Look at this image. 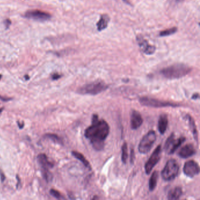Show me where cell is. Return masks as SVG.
<instances>
[{
	"label": "cell",
	"mask_w": 200,
	"mask_h": 200,
	"mask_svg": "<svg viewBox=\"0 0 200 200\" xmlns=\"http://www.w3.org/2000/svg\"><path fill=\"white\" fill-rule=\"evenodd\" d=\"M110 127L104 120L99 119L97 115H93L92 124L85 131V136L89 139L92 147L96 151L102 150L105 146V140L109 134Z\"/></svg>",
	"instance_id": "obj_1"
},
{
	"label": "cell",
	"mask_w": 200,
	"mask_h": 200,
	"mask_svg": "<svg viewBox=\"0 0 200 200\" xmlns=\"http://www.w3.org/2000/svg\"><path fill=\"white\" fill-rule=\"evenodd\" d=\"M191 68L183 63H176L160 70V73L163 77L169 79H176L184 77L188 75Z\"/></svg>",
	"instance_id": "obj_2"
},
{
	"label": "cell",
	"mask_w": 200,
	"mask_h": 200,
	"mask_svg": "<svg viewBox=\"0 0 200 200\" xmlns=\"http://www.w3.org/2000/svg\"><path fill=\"white\" fill-rule=\"evenodd\" d=\"M108 86L102 80H96L92 83L88 84L79 88L77 92L81 95H96L100 93L105 91Z\"/></svg>",
	"instance_id": "obj_3"
},
{
	"label": "cell",
	"mask_w": 200,
	"mask_h": 200,
	"mask_svg": "<svg viewBox=\"0 0 200 200\" xmlns=\"http://www.w3.org/2000/svg\"><path fill=\"white\" fill-rule=\"evenodd\" d=\"M179 171V166L174 159H170L166 162L162 171V177L164 180L170 181L177 177Z\"/></svg>",
	"instance_id": "obj_4"
},
{
	"label": "cell",
	"mask_w": 200,
	"mask_h": 200,
	"mask_svg": "<svg viewBox=\"0 0 200 200\" xmlns=\"http://www.w3.org/2000/svg\"><path fill=\"white\" fill-rule=\"evenodd\" d=\"M140 103L148 107L152 108H165V107H179L180 104L168 101L159 100L148 97H142L139 99Z\"/></svg>",
	"instance_id": "obj_5"
},
{
	"label": "cell",
	"mask_w": 200,
	"mask_h": 200,
	"mask_svg": "<svg viewBox=\"0 0 200 200\" xmlns=\"http://www.w3.org/2000/svg\"><path fill=\"white\" fill-rule=\"evenodd\" d=\"M156 140V134L154 130H150L143 137L139 143L138 149L141 154H147L152 149Z\"/></svg>",
	"instance_id": "obj_6"
},
{
	"label": "cell",
	"mask_w": 200,
	"mask_h": 200,
	"mask_svg": "<svg viewBox=\"0 0 200 200\" xmlns=\"http://www.w3.org/2000/svg\"><path fill=\"white\" fill-rule=\"evenodd\" d=\"M185 138L181 136L178 139H175L174 133H171V135L166 140L164 145V150L166 152L169 154H173L179 147L185 141Z\"/></svg>",
	"instance_id": "obj_7"
},
{
	"label": "cell",
	"mask_w": 200,
	"mask_h": 200,
	"mask_svg": "<svg viewBox=\"0 0 200 200\" xmlns=\"http://www.w3.org/2000/svg\"><path fill=\"white\" fill-rule=\"evenodd\" d=\"M162 150L161 145H159L154 150L153 153L150 157L149 159L145 164V169L147 174H149L151 173L154 166L160 161L162 155Z\"/></svg>",
	"instance_id": "obj_8"
},
{
	"label": "cell",
	"mask_w": 200,
	"mask_h": 200,
	"mask_svg": "<svg viewBox=\"0 0 200 200\" xmlns=\"http://www.w3.org/2000/svg\"><path fill=\"white\" fill-rule=\"evenodd\" d=\"M183 171L185 175L187 177L193 178L200 173L199 165L194 160H189L185 162L183 167Z\"/></svg>",
	"instance_id": "obj_9"
},
{
	"label": "cell",
	"mask_w": 200,
	"mask_h": 200,
	"mask_svg": "<svg viewBox=\"0 0 200 200\" xmlns=\"http://www.w3.org/2000/svg\"><path fill=\"white\" fill-rule=\"evenodd\" d=\"M25 17L28 19H32L34 20L44 21L49 20L51 18V16L45 12L34 9V10H30L25 12Z\"/></svg>",
	"instance_id": "obj_10"
},
{
	"label": "cell",
	"mask_w": 200,
	"mask_h": 200,
	"mask_svg": "<svg viewBox=\"0 0 200 200\" xmlns=\"http://www.w3.org/2000/svg\"><path fill=\"white\" fill-rule=\"evenodd\" d=\"M136 39L139 47L143 53L148 55L154 54L156 49L155 46L150 45L146 39L144 38L141 35H139Z\"/></svg>",
	"instance_id": "obj_11"
},
{
	"label": "cell",
	"mask_w": 200,
	"mask_h": 200,
	"mask_svg": "<svg viewBox=\"0 0 200 200\" xmlns=\"http://www.w3.org/2000/svg\"><path fill=\"white\" fill-rule=\"evenodd\" d=\"M143 122V119L141 114L137 110H133L131 114V128L133 130L139 129Z\"/></svg>",
	"instance_id": "obj_12"
},
{
	"label": "cell",
	"mask_w": 200,
	"mask_h": 200,
	"mask_svg": "<svg viewBox=\"0 0 200 200\" xmlns=\"http://www.w3.org/2000/svg\"><path fill=\"white\" fill-rule=\"evenodd\" d=\"M195 153H196V150L194 145L190 143L181 147L178 154L179 157H180L181 158L187 159L194 155L195 154Z\"/></svg>",
	"instance_id": "obj_13"
},
{
	"label": "cell",
	"mask_w": 200,
	"mask_h": 200,
	"mask_svg": "<svg viewBox=\"0 0 200 200\" xmlns=\"http://www.w3.org/2000/svg\"><path fill=\"white\" fill-rule=\"evenodd\" d=\"M168 116L165 113H162L160 116L158 122V129L160 134H164L167 130L168 127Z\"/></svg>",
	"instance_id": "obj_14"
},
{
	"label": "cell",
	"mask_w": 200,
	"mask_h": 200,
	"mask_svg": "<svg viewBox=\"0 0 200 200\" xmlns=\"http://www.w3.org/2000/svg\"><path fill=\"white\" fill-rule=\"evenodd\" d=\"M39 164L41 165L43 170H48L53 167L54 164L51 162H49L48 157L45 154H39L37 157Z\"/></svg>",
	"instance_id": "obj_15"
},
{
	"label": "cell",
	"mask_w": 200,
	"mask_h": 200,
	"mask_svg": "<svg viewBox=\"0 0 200 200\" xmlns=\"http://www.w3.org/2000/svg\"><path fill=\"white\" fill-rule=\"evenodd\" d=\"M110 21V18L107 14H103L100 16V20L96 24L98 31H101L106 29Z\"/></svg>",
	"instance_id": "obj_16"
},
{
	"label": "cell",
	"mask_w": 200,
	"mask_h": 200,
	"mask_svg": "<svg viewBox=\"0 0 200 200\" xmlns=\"http://www.w3.org/2000/svg\"><path fill=\"white\" fill-rule=\"evenodd\" d=\"M182 194V188L180 187H176L170 191L167 198L169 200H178L181 197Z\"/></svg>",
	"instance_id": "obj_17"
},
{
	"label": "cell",
	"mask_w": 200,
	"mask_h": 200,
	"mask_svg": "<svg viewBox=\"0 0 200 200\" xmlns=\"http://www.w3.org/2000/svg\"><path fill=\"white\" fill-rule=\"evenodd\" d=\"M72 154L76 159H77V160H79L80 162H82V163L86 167L89 168V169H91L89 162L86 159L85 156L83 154L78 152H76V151H73L72 152Z\"/></svg>",
	"instance_id": "obj_18"
},
{
	"label": "cell",
	"mask_w": 200,
	"mask_h": 200,
	"mask_svg": "<svg viewBox=\"0 0 200 200\" xmlns=\"http://www.w3.org/2000/svg\"><path fill=\"white\" fill-rule=\"evenodd\" d=\"M158 177H159L158 172L157 171H154L149 180V190L150 191H154V189L155 188L157 184Z\"/></svg>",
	"instance_id": "obj_19"
},
{
	"label": "cell",
	"mask_w": 200,
	"mask_h": 200,
	"mask_svg": "<svg viewBox=\"0 0 200 200\" xmlns=\"http://www.w3.org/2000/svg\"><path fill=\"white\" fill-rule=\"evenodd\" d=\"M188 119L190 128H191V130L192 131V134L194 135V139H195V140H196L197 141H198V133H197V127H196V126H195V124L194 120L192 119L191 116L189 115H188Z\"/></svg>",
	"instance_id": "obj_20"
},
{
	"label": "cell",
	"mask_w": 200,
	"mask_h": 200,
	"mask_svg": "<svg viewBox=\"0 0 200 200\" xmlns=\"http://www.w3.org/2000/svg\"><path fill=\"white\" fill-rule=\"evenodd\" d=\"M128 159V148L126 142H124L122 147V161L124 164H126Z\"/></svg>",
	"instance_id": "obj_21"
},
{
	"label": "cell",
	"mask_w": 200,
	"mask_h": 200,
	"mask_svg": "<svg viewBox=\"0 0 200 200\" xmlns=\"http://www.w3.org/2000/svg\"><path fill=\"white\" fill-rule=\"evenodd\" d=\"M44 138L46 139H50L55 143H60V144L62 143L61 138L56 134H52V133L45 134L44 136Z\"/></svg>",
	"instance_id": "obj_22"
},
{
	"label": "cell",
	"mask_w": 200,
	"mask_h": 200,
	"mask_svg": "<svg viewBox=\"0 0 200 200\" xmlns=\"http://www.w3.org/2000/svg\"><path fill=\"white\" fill-rule=\"evenodd\" d=\"M177 31V28L176 27L172 28H170V29H167L164 31H162L160 32V37H167V36H169L171 35H173L174 34H175Z\"/></svg>",
	"instance_id": "obj_23"
},
{
	"label": "cell",
	"mask_w": 200,
	"mask_h": 200,
	"mask_svg": "<svg viewBox=\"0 0 200 200\" xmlns=\"http://www.w3.org/2000/svg\"><path fill=\"white\" fill-rule=\"evenodd\" d=\"M50 194H51V195H52L55 198H57V199H61L62 197V195L60 192H59L58 191L54 190V189H51L50 190Z\"/></svg>",
	"instance_id": "obj_24"
},
{
	"label": "cell",
	"mask_w": 200,
	"mask_h": 200,
	"mask_svg": "<svg viewBox=\"0 0 200 200\" xmlns=\"http://www.w3.org/2000/svg\"><path fill=\"white\" fill-rule=\"evenodd\" d=\"M130 158L131 163L133 164V162H134V150L133 148L131 149Z\"/></svg>",
	"instance_id": "obj_25"
},
{
	"label": "cell",
	"mask_w": 200,
	"mask_h": 200,
	"mask_svg": "<svg viewBox=\"0 0 200 200\" xmlns=\"http://www.w3.org/2000/svg\"><path fill=\"white\" fill-rule=\"evenodd\" d=\"M61 75H59V74L56 73H54V74L52 75V79L53 80H58V79H59V78H61Z\"/></svg>",
	"instance_id": "obj_26"
},
{
	"label": "cell",
	"mask_w": 200,
	"mask_h": 200,
	"mask_svg": "<svg viewBox=\"0 0 200 200\" xmlns=\"http://www.w3.org/2000/svg\"><path fill=\"white\" fill-rule=\"evenodd\" d=\"M12 99L10 98H8V97H7V96H1L0 95V100L3 101V102H7V101H9V100H11Z\"/></svg>",
	"instance_id": "obj_27"
},
{
	"label": "cell",
	"mask_w": 200,
	"mask_h": 200,
	"mask_svg": "<svg viewBox=\"0 0 200 200\" xmlns=\"http://www.w3.org/2000/svg\"><path fill=\"white\" fill-rule=\"evenodd\" d=\"M0 177H1V180L2 182H4L5 180V176L4 174V173L0 170Z\"/></svg>",
	"instance_id": "obj_28"
},
{
	"label": "cell",
	"mask_w": 200,
	"mask_h": 200,
	"mask_svg": "<svg viewBox=\"0 0 200 200\" xmlns=\"http://www.w3.org/2000/svg\"><path fill=\"white\" fill-rule=\"evenodd\" d=\"M198 98H199V93H194L192 96V99L194 100H197Z\"/></svg>",
	"instance_id": "obj_29"
},
{
	"label": "cell",
	"mask_w": 200,
	"mask_h": 200,
	"mask_svg": "<svg viewBox=\"0 0 200 200\" xmlns=\"http://www.w3.org/2000/svg\"><path fill=\"white\" fill-rule=\"evenodd\" d=\"M10 24H11V21H10L8 19L6 20L5 21V26L7 27V28H8V27H9V26L10 25Z\"/></svg>",
	"instance_id": "obj_30"
},
{
	"label": "cell",
	"mask_w": 200,
	"mask_h": 200,
	"mask_svg": "<svg viewBox=\"0 0 200 200\" xmlns=\"http://www.w3.org/2000/svg\"><path fill=\"white\" fill-rule=\"evenodd\" d=\"M18 126L20 129H23V126H24V123H23V124H21V123L18 122Z\"/></svg>",
	"instance_id": "obj_31"
},
{
	"label": "cell",
	"mask_w": 200,
	"mask_h": 200,
	"mask_svg": "<svg viewBox=\"0 0 200 200\" xmlns=\"http://www.w3.org/2000/svg\"><path fill=\"white\" fill-rule=\"evenodd\" d=\"M123 1H124V2H126L127 3V4H130V3H129V2L128 1V0H123Z\"/></svg>",
	"instance_id": "obj_32"
},
{
	"label": "cell",
	"mask_w": 200,
	"mask_h": 200,
	"mask_svg": "<svg viewBox=\"0 0 200 200\" xmlns=\"http://www.w3.org/2000/svg\"><path fill=\"white\" fill-rule=\"evenodd\" d=\"M3 109H4V108H1V109H0V114L2 113V112Z\"/></svg>",
	"instance_id": "obj_33"
},
{
	"label": "cell",
	"mask_w": 200,
	"mask_h": 200,
	"mask_svg": "<svg viewBox=\"0 0 200 200\" xmlns=\"http://www.w3.org/2000/svg\"><path fill=\"white\" fill-rule=\"evenodd\" d=\"M1 77H2V75L0 74V80L1 79Z\"/></svg>",
	"instance_id": "obj_34"
}]
</instances>
